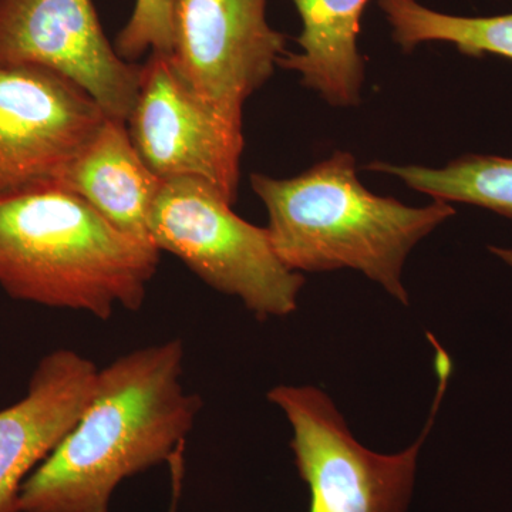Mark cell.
I'll return each instance as SVG.
<instances>
[{
    "mask_svg": "<svg viewBox=\"0 0 512 512\" xmlns=\"http://www.w3.org/2000/svg\"><path fill=\"white\" fill-rule=\"evenodd\" d=\"M184 359L173 339L99 369L92 402L23 483L20 512H109L121 481L168 463L202 407L185 390Z\"/></svg>",
    "mask_w": 512,
    "mask_h": 512,
    "instance_id": "obj_1",
    "label": "cell"
},
{
    "mask_svg": "<svg viewBox=\"0 0 512 512\" xmlns=\"http://www.w3.org/2000/svg\"><path fill=\"white\" fill-rule=\"evenodd\" d=\"M251 185L268 211L269 237L292 271L355 269L409 306L403 284L407 256L443 222L456 215L448 202L409 207L367 190L356 158L346 151L293 178L252 174Z\"/></svg>",
    "mask_w": 512,
    "mask_h": 512,
    "instance_id": "obj_2",
    "label": "cell"
},
{
    "mask_svg": "<svg viewBox=\"0 0 512 512\" xmlns=\"http://www.w3.org/2000/svg\"><path fill=\"white\" fill-rule=\"evenodd\" d=\"M160 251L55 187L0 198V288L10 298L101 320L146 301Z\"/></svg>",
    "mask_w": 512,
    "mask_h": 512,
    "instance_id": "obj_3",
    "label": "cell"
},
{
    "mask_svg": "<svg viewBox=\"0 0 512 512\" xmlns=\"http://www.w3.org/2000/svg\"><path fill=\"white\" fill-rule=\"evenodd\" d=\"M437 390L429 419L412 446L380 454L356 440L345 417L322 389L281 384L268 400L292 427L291 448L299 476L311 491L309 512H406L421 448L436 423L451 375V359L429 333Z\"/></svg>",
    "mask_w": 512,
    "mask_h": 512,
    "instance_id": "obj_4",
    "label": "cell"
},
{
    "mask_svg": "<svg viewBox=\"0 0 512 512\" xmlns=\"http://www.w3.org/2000/svg\"><path fill=\"white\" fill-rule=\"evenodd\" d=\"M231 207L204 181H163L148 212V238L205 284L238 298L256 318L291 315L305 278L281 261L268 229L242 220Z\"/></svg>",
    "mask_w": 512,
    "mask_h": 512,
    "instance_id": "obj_5",
    "label": "cell"
},
{
    "mask_svg": "<svg viewBox=\"0 0 512 512\" xmlns=\"http://www.w3.org/2000/svg\"><path fill=\"white\" fill-rule=\"evenodd\" d=\"M288 53L266 19V0H175V72L222 119L242 127V109Z\"/></svg>",
    "mask_w": 512,
    "mask_h": 512,
    "instance_id": "obj_6",
    "label": "cell"
},
{
    "mask_svg": "<svg viewBox=\"0 0 512 512\" xmlns=\"http://www.w3.org/2000/svg\"><path fill=\"white\" fill-rule=\"evenodd\" d=\"M109 119L62 74L0 66V198L49 187Z\"/></svg>",
    "mask_w": 512,
    "mask_h": 512,
    "instance_id": "obj_7",
    "label": "cell"
},
{
    "mask_svg": "<svg viewBox=\"0 0 512 512\" xmlns=\"http://www.w3.org/2000/svg\"><path fill=\"white\" fill-rule=\"evenodd\" d=\"M0 66L52 70L86 90L110 119L127 121L143 66L117 55L92 0H0Z\"/></svg>",
    "mask_w": 512,
    "mask_h": 512,
    "instance_id": "obj_8",
    "label": "cell"
},
{
    "mask_svg": "<svg viewBox=\"0 0 512 512\" xmlns=\"http://www.w3.org/2000/svg\"><path fill=\"white\" fill-rule=\"evenodd\" d=\"M131 143L161 181L195 178L234 204L242 127L222 119L192 94L168 55H150L126 121Z\"/></svg>",
    "mask_w": 512,
    "mask_h": 512,
    "instance_id": "obj_9",
    "label": "cell"
},
{
    "mask_svg": "<svg viewBox=\"0 0 512 512\" xmlns=\"http://www.w3.org/2000/svg\"><path fill=\"white\" fill-rule=\"evenodd\" d=\"M97 376L87 357L53 350L37 363L26 396L0 410V512H20L23 483L76 426Z\"/></svg>",
    "mask_w": 512,
    "mask_h": 512,
    "instance_id": "obj_10",
    "label": "cell"
},
{
    "mask_svg": "<svg viewBox=\"0 0 512 512\" xmlns=\"http://www.w3.org/2000/svg\"><path fill=\"white\" fill-rule=\"evenodd\" d=\"M161 185L138 156L126 121L109 119L49 187L72 192L124 234L151 244L147 217Z\"/></svg>",
    "mask_w": 512,
    "mask_h": 512,
    "instance_id": "obj_11",
    "label": "cell"
},
{
    "mask_svg": "<svg viewBox=\"0 0 512 512\" xmlns=\"http://www.w3.org/2000/svg\"><path fill=\"white\" fill-rule=\"evenodd\" d=\"M369 0H292L302 20L298 53L278 66L301 76L303 86L336 107L356 106L365 82V60L357 47Z\"/></svg>",
    "mask_w": 512,
    "mask_h": 512,
    "instance_id": "obj_12",
    "label": "cell"
},
{
    "mask_svg": "<svg viewBox=\"0 0 512 512\" xmlns=\"http://www.w3.org/2000/svg\"><path fill=\"white\" fill-rule=\"evenodd\" d=\"M367 170L393 175L434 200L477 205L512 220V158L468 154L441 168L373 161Z\"/></svg>",
    "mask_w": 512,
    "mask_h": 512,
    "instance_id": "obj_13",
    "label": "cell"
},
{
    "mask_svg": "<svg viewBox=\"0 0 512 512\" xmlns=\"http://www.w3.org/2000/svg\"><path fill=\"white\" fill-rule=\"evenodd\" d=\"M404 52L429 42L450 43L464 56L493 55L512 60V13L468 18L448 15L419 0H377Z\"/></svg>",
    "mask_w": 512,
    "mask_h": 512,
    "instance_id": "obj_14",
    "label": "cell"
},
{
    "mask_svg": "<svg viewBox=\"0 0 512 512\" xmlns=\"http://www.w3.org/2000/svg\"><path fill=\"white\" fill-rule=\"evenodd\" d=\"M175 0H137L131 18L117 36V55L127 62L150 53L168 55L174 45Z\"/></svg>",
    "mask_w": 512,
    "mask_h": 512,
    "instance_id": "obj_15",
    "label": "cell"
},
{
    "mask_svg": "<svg viewBox=\"0 0 512 512\" xmlns=\"http://www.w3.org/2000/svg\"><path fill=\"white\" fill-rule=\"evenodd\" d=\"M168 463H170L171 471H173V495H171L170 511L168 512H177L178 503H180L181 491H183L184 447L180 448Z\"/></svg>",
    "mask_w": 512,
    "mask_h": 512,
    "instance_id": "obj_16",
    "label": "cell"
},
{
    "mask_svg": "<svg viewBox=\"0 0 512 512\" xmlns=\"http://www.w3.org/2000/svg\"><path fill=\"white\" fill-rule=\"evenodd\" d=\"M491 254L500 258L504 264L511 266L512 268V248H503V247H490Z\"/></svg>",
    "mask_w": 512,
    "mask_h": 512,
    "instance_id": "obj_17",
    "label": "cell"
}]
</instances>
